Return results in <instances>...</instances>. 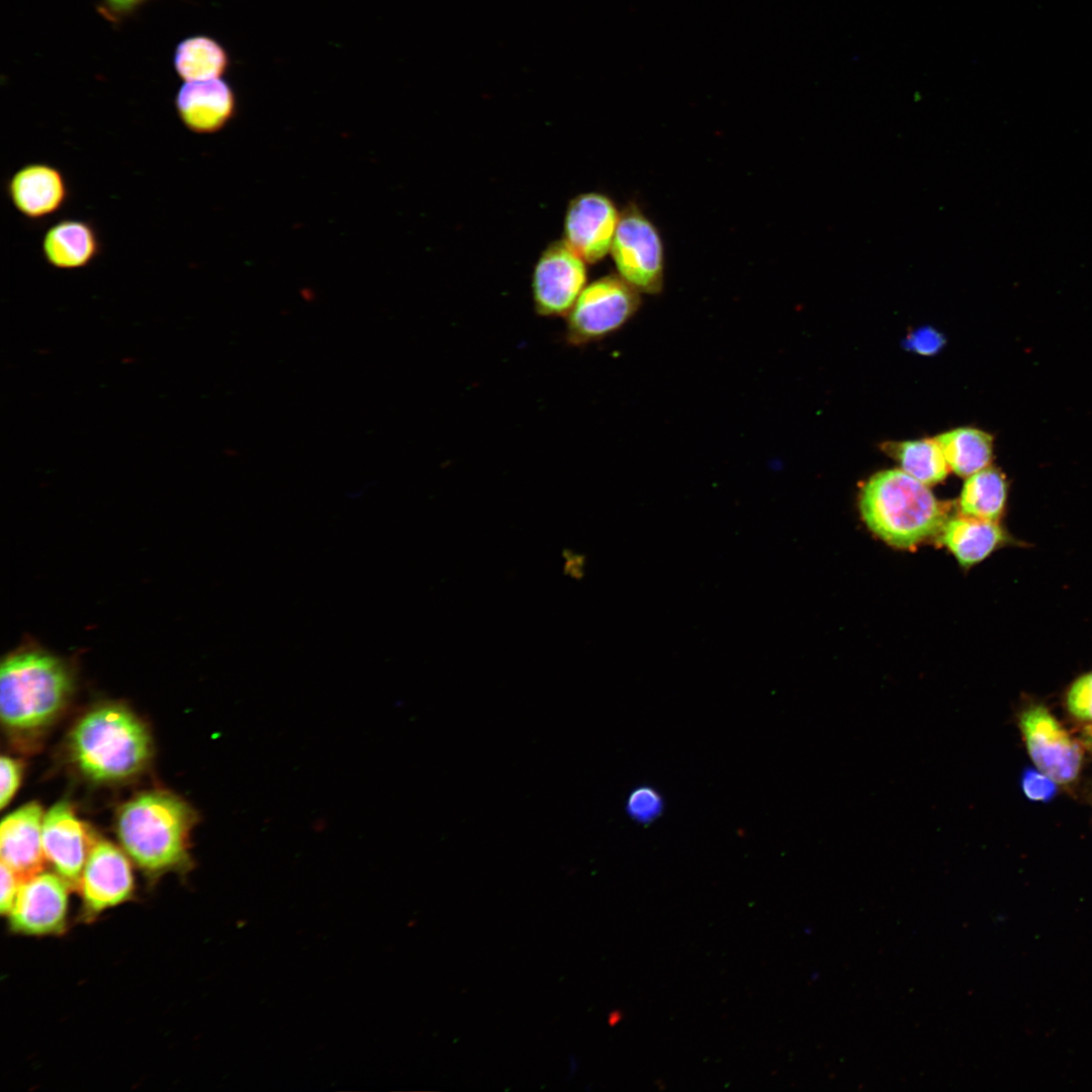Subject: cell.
I'll return each instance as SVG.
<instances>
[{
	"instance_id": "cell-9",
	"label": "cell",
	"mask_w": 1092,
	"mask_h": 1092,
	"mask_svg": "<svg viewBox=\"0 0 1092 1092\" xmlns=\"http://www.w3.org/2000/svg\"><path fill=\"white\" fill-rule=\"evenodd\" d=\"M133 889V876L126 855L113 843L95 838L78 889L83 915L90 919L125 902Z\"/></svg>"
},
{
	"instance_id": "cell-11",
	"label": "cell",
	"mask_w": 1092,
	"mask_h": 1092,
	"mask_svg": "<svg viewBox=\"0 0 1092 1092\" xmlns=\"http://www.w3.org/2000/svg\"><path fill=\"white\" fill-rule=\"evenodd\" d=\"M95 838L67 801L56 803L43 816L42 848L46 859L71 890L79 889L87 855Z\"/></svg>"
},
{
	"instance_id": "cell-30",
	"label": "cell",
	"mask_w": 1092,
	"mask_h": 1092,
	"mask_svg": "<svg viewBox=\"0 0 1092 1092\" xmlns=\"http://www.w3.org/2000/svg\"><path fill=\"white\" fill-rule=\"evenodd\" d=\"M1084 738H1085L1086 743L1088 744V746L1092 750V724L1085 727V729H1084Z\"/></svg>"
},
{
	"instance_id": "cell-28",
	"label": "cell",
	"mask_w": 1092,
	"mask_h": 1092,
	"mask_svg": "<svg viewBox=\"0 0 1092 1092\" xmlns=\"http://www.w3.org/2000/svg\"><path fill=\"white\" fill-rule=\"evenodd\" d=\"M148 0H102L100 10L112 21L120 20L135 11Z\"/></svg>"
},
{
	"instance_id": "cell-2",
	"label": "cell",
	"mask_w": 1092,
	"mask_h": 1092,
	"mask_svg": "<svg viewBox=\"0 0 1092 1092\" xmlns=\"http://www.w3.org/2000/svg\"><path fill=\"white\" fill-rule=\"evenodd\" d=\"M71 759L89 780L118 782L146 768L153 753L149 728L121 704L99 705L74 725L68 741Z\"/></svg>"
},
{
	"instance_id": "cell-19",
	"label": "cell",
	"mask_w": 1092,
	"mask_h": 1092,
	"mask_svg": "<svg viewBox=\"0 0 1092 1092\" xmlns=\"http://www.w3.org/2000/svg\"><path fill=\"white\" fill-rule=\"evenodd\" d=\"M948 468L968 477L988 466L993 458V437L979 429L959 428L935 437Z\"/></svg>"
},
{
	"instance_id": "cell-22",
	"label": "cell",
	"mask_w": 1092,
	"mask_h": 1092,
	"mask_svg": "<svg viewBox=\"0 0 1092 1092\" xmlns=\"http://www.w3.org/2000/svg\"><path fill=\"white\" fill-rule=\"evenodd\" d=\"M664 809L663 798L650 786L634 789L627 799L626 811L639 824H649L660 817Z\"/></svg>"
},
{
	"instance_id": "cell-17",
	"label": "cell",
	"mask_w": 1092,
	"mask_h": 1092,
	"mask_svg": "<svg viewBox=\"0 0 1092 1092\" xmlns=\"http://www.w3.org/2000/svg\"><path fill=\"white\" fill-rule=\"evenodd\" d=\"M939 535L963 567L981 562L1009 541L997 522L964 514L947 519Z\"/></svg>"
},
{
	"instance_id": "cell-21",
	"label": "cell",
	"mask_w": 1092,
	"mask_h": 1092,
	"mask_svg": "<svg viewBox=\"0 0 1092 1092\" xmlns=\"http://www.w3.org/2000/svg\"><path fill=\"white\" fill-rule=\"evenodd\" d=\"M883 450L895 458L901 469L926 485L942 481L948 465L936 439L888 442Z\"/></svg>"
},
{
	"instance_id": "cell-5",
	"label": "cell",
	"mask_w": 1092,
	"mask_h": 1092,
	"mask_svg": "<svg viewBox=\"0 0 1092 1092\" xmlns=\"http://www.w3.org/2000/svg\"><path fill=\"white\" fill-rule=\"evenodd\" d=\"M640 304V292L620 275L597 279L585 285L566 314L565 340L575 347L601 341L631 320Z\"/></svg>"
},
{
	"instance_id": "cell-13",
	"label": "cell",
	"mask_w": 1092,
	"mask_h": 1092,
	"mask_svg": "<svg viewBox=\"0 0 1092 1092\" xmlns=\"http://www.w3.org/2000/svg\"><path fill=\"white\" fill-rule=\"evenodd\" d=\"M6 193L14 209L23 217L40 220L65 206L70 189L59 168L35 162L23 165L9 177Z\"/></svg>"
},
{
	"instance_id": "cell-24",
	"label": "cell",
	"mask_w": 1092,
	"mask_h": 1092,
	"mask_svg": "<svg viewBox=\"0 0 1092 1092\" xmlns=\"http://www.w3.org/2000/svg\"><path fill=\"white\" fill-rule=\"evenodd\" d=\"M1058 784L1039 769L1025 768L1020 786L1025 797L1034 802H1049L1058 792Z\"/></svg>"
},
{
	"instance_id": "cell-29",
	"label": "cell",
	"mask_w": 1092,
	"mask_h": 1092,
	"mask_svg": "<svg viewBox=\"0 0 1092 1092\" xmlns=\"http://www.w3.org/2000/svg\"><path fill=\"white\" fill-rule=\"evenodd\" d=\"M622 1019V1014L618 1010H614L610 1013L608 1022L610 1025H616Z\"/></svg>"
},
{
	"instance_id": "cell-16",
	"label": "cell",
	"mask_w": 1092,
	"mask_h": 1092,
	"mask_svg": "<svg viewBox=\"0 0 1092 1092\" xmlns=\"http://www.w3.org/2000/svg\"><path fill=\"white\" fill-rule=\"evenodd\" d=\"M101 252L96 228L88 220L65 218L51 225L41 240L46 262L60 270H75L90 265Z\"/></svg>"
},
{
	"instance_id": "cell-23",
	"label": "cell",
	"mask_w": 1092,
	"mask_h": 1092,
	"mask_svg": "<svg viewBox=\"0 0 1092 1092\" xmlns=\"http://www.w3.org/2000/svg\"><path fill=\"white\" fill-rule=\"evenodd\" d=\"M1065 704L1073 717L1092 723V670L1078 676L1070 685Z\"/></svg>"
},
{
	"instance_id": "cell-25",
	"label": "cell",
	"mask_w": 1092,
	"mask_h": 1092,
	"mask_svg": "<svg viewBox=\"0 0 1092 1092\" xmlns=\"http://www.w3.org/2000/svg\"><path fill=\"white\" fill-rule=\"evenodd\" d=\"M22 764L20 761L3 755L0 760L1 790L0 807L3 809L16 793L22 777Z\"/></svg>"
},
{
	"instance_id": "cell-1",
	"label": "cell",
	"mask_w": 1092,
	"mask_h": 1092,
	"mask_svg": "<svg viewBox=\"0 0 1092 1092\" xmlns=\"http://www.w3.org/2000/svg\"><path fill=\"white\" fill-rule=\"evenodd\" d=\"M197 820L196 811L177 795L151 790L119 808L116 832L126 854L154 879L191 866L189 837Z\"/></svg>"
},
{
	"instance_id": "cell-14",
	"label": "cell",
	"mask_w": 1092,
	"mask_h": 1092,
	"mask_svg": "<svg viewBox=\"0 0 1092 1092\" xmlns=\"http://www.w3.org/2000/svg\"><path fill=\"white\" fill-rule=\"evenodd\" d=\"M43 811L37 802H29L3 818L0 828L1 862L11 869L21 882L43 872Z\"/></svg>"
},
{
	"instance_id": "cell-15",
	"label": "cell",
	"mask_w": 1092,
	"mask_h": 1092,
	"mask_svg": "<svg viewBox=\"0 0 1092 1092\" xmlns=\"http://www.w3.org/2000/svg\"><path fill=\"white\" fill-rule=\"evenodd\" d=\"M180 122L197 134H209L223 128L236 111V96L223 80L184 82L174 98Z\"/></svg>"
},
{
	"instance_id": "cell-8",
	"label": "cell",
	"mask_w": 1092,
	"mask_h": 1092,
	"mask_svg": "<svg viewBox=\"0 0 1092 1092\" xmlns=\"http://www.w3.org/2000/svg\"><path fill=\"white\" fill-rule=\"evenodd\" d=\"M585 283L584 261L564 241L549 245L539 258L533 274L536 312L546 317H565Z\"/></svg>"
},
{
	"instance_id": "cell-20",
	"label": "cell",
	"mask_w": 1092,
	"mask_h": 1092,
	"mask_svg": "<svg viewBox=\"0 0 1092 1092\" xmlns=\"http://www.w3.org/2000/svg\"><path fill=\"white\" fill-rule=\"evenodd\" d=\"M1008 493L1005 475L988 466L966 479L959 505L962 514L997 522L1002 516Z\"/></svg>"
},
{
	"instance_id": "cell-12",
	"label": "cell",
	"mask_w": 1092,
	"mask_h": 1092,
	"mask_svg": "<svg viewBox=\"0 0 1092 1092\" xmlns=\"http://www.w3.org/2000/svg\"><path fill=\"white\" fill-rule=\"evenodd\" d=\"M619 218L607 196L580 194L567 207L563 241L584 262H598L611 251Z\"/></svg>"
},
{
	"instance_id": "cell-6",
	"label": "cell",
	"mask_w": 1092,
	"mask_h": 1092,
	"mask_svg": "<svg viewBox=\"0 0 1092 1092\" xmlns=\"http://www.w3.org/2000/svg\"><path fill=\"white\" fill-rule=\"evenodd\" d=\"M611 252L619 275L637 291L657 294L662 290V242L656 228L635 206L620 215Z\"/></svg>"
},
{
	"instance_id": "cell-26",
	"label": "cell",
	"mask_w": 1092,
	"mask_h": 1092,
	"mask_svg": "<svg viewBox=\"0 0 1092 1092\" xmlns=\"http://www.w3.org/2000/svg\"><path fill=\"white\" fill-rule=\"evenodd\" d=\"M944 344V338L932 328L914 331L906 341V347L922 355H932Z\"/></svg>"
},
{
	"instance_id": "cell-10",
	"label": "cell",
	"mask_w": 1092,
	"mask_h": 1092,
	"mask_svg": "<svg viewBox=\"0 0 1092 1092\" xmlns=\"http://www.w3.org/2000/svg\"><path fill=\"white\" fill-rule=\"evenodd\" d=\"M71 888L58 874L41 872L21 883L8 913L10 928L27 935L65 930Z\"/></svg>"
},
{
	"instance_id": "cell-7",
	"label": "cell",
	"mask_w": 1092,
	"mask_h": 1092,
	"mask_svg": "<svg viewBox=\"0 0 1092 1092\" xmlns=\"http://www.w3.org/2000/svg\"><path fill=\"white\" fill-rule=\"evenodd\" d=\"M1018 727L1034 765L1057 784L1079 776L1083 751L1043 704H1030L1018 713Z\"/></svg>"
},
{
	"instance_id": "cell-27",
	"label": "cell",
	"mask_w": 1092,
	"mask_h": 1092,
	"mask_svg": "<svg viewBox=\"0 0 1092 1092\" xmlns=\"http://www.w3.org/2000/svg\"><path fill=\"white\" fill-rule=\"evenodd\" d=\"M20 879L5 863L1 862V901L0 909L3 915L9 913L17 897Z\"/></svg>"
},
{
	"instance_id": "cell-4",
	"label": "cell",
	"mask_w": 1092,
	"mask_h": 1092,
	"mask_svg": "<svg viewBox=\"0 0 1092 1092\" xmlns=\"http://www.w3.org/2000/svg\"><path fill=\"white\" fill-rule=\"evenodd\" d=\"M72 675L58 657L37 648L8 655L0 668V715L14 733L48 727L64 710L73 689Z\"/></svg>"
},
{
	"instance_id": "cell-18",
	"label": "cell",
	"mask_w": 1092,
	"mask_h": 1092,
	"mask_svg": "<svg viewBox=\"0 0 1092 1092\" xmlns=\"http://www.w3.org/2000/svg\"><path fill=\"white\" fill-rule=\"evenodd\" d=\"M228 51L214 38L195 35L181 40L174 52L173 64L184 82L219 79L230 67Z\"/></svg>"
},
{
	"instance_id": "cell-3",
	"label": "cell",
	"mask_w": 1092,
	"mask_h": 1092,
	"mask_svg": "<svg viewBox=\"0 0 1092 1092\" xmlns=\"http://www.w3.org/2000/svg\"><path fill=\"white\" fill-rule=\"evenodd\" d=\"M858 506L867 527L901 549H911L940 534L947 520L945 505L928 485L901 469L873 475L861 487Z\"/></svg>"
}]
</instances>
